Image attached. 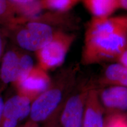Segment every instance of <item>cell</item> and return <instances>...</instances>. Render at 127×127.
<instances>
[{
  "label": "cell",
  "instance_id": "1",
  "mask_svg": "<svg viewBox=\"0 0 127 127\" xmlns=\"http://www.w3.org/2000/svg\"><path fill=\"white\" fill-rule=\"evenodd\" d=\"M127 45V16L93 17L87 27L82 63L90 65L117 59Z\"/></svg>",
  "mask_w": 127,
  "mask_h": 127
},
{
  "label": "cell",
  "instance_id": "2",
  "mask_svg": "<svg viewBox=\"0 0 127 127\" xmlns=\"http://www.w3.org/2000/svg\"><path fill=\"white\" fill-rule=\"evenodd\" d=\"M10 30L15 31V41L21 48L35 52L50 42L55 32L47 23L38 19L23 20Z\"/></svg>",
  "mask_w": 127,
  "mask_h": 127
},
{
  "label": "cell",
  "instance_id": "3",
  "mask_svg": "<svg viewBox=\"0 0 127 127\" xmlns=\"http://www.w3.org/2000/svg\"><path fill=\"white\" fill-rule=\"evenodd\" d=\"M74 39L75 35L72 34L55 31L50 42L35 52L38 66L47 71L61 65Z\"/></svg>",
  "mask_w": 127,
  "mask_h": 127
},
{
  "label": "cell",
  "instance_id": "4",
  "mask_svg": "<svg viewBox=\"0 0 127 127\" xmlns=\"http://www.w3.org/2000/svg\"><path fill=\"white\" fill-rule=\"evenodd\" d=\"M63 91L58 87L50 86L31 102L30 117L32 123H38L47 120L54 112L63 99Z\"/></svg>",
  "mask_w": 127,
  "mask_h": 127
},
{
  "label": "cell",
  "instance_id": "5",
  "mask_svg": "<svg viewBox=\"0 0 127 127\" xmlns=\"http://www.w3.org/2000/svg\"><path fill=\"white\" fill-rule=\"evenodd\" d=\"M14 84L18 90V94L27 96L32 101L50 87V79L47 71L36 66Z\"/></svg>",
  "mask_w": 127,
  "mask_h": 127
},
{
  "label": "cell",
  "instance_id": "6",
  "mask_svg": "<svg viewBox=\"0 0 127 127\" xmlns=\"http://www.w3.org/2000/svg\"><path fill=\"white\" fill-rule=\"evenodd\" d=\"M32 101L23 95H14L4 102L2 118L20 123L30 116Z\"/></svg>",
  "mask_w": 127,
  "mask_h": 127
},
{
  "label": "cell",
  "instance_id": "7",
  "mask_svg": "<svg viewBox=\"0 0 127 127\" xmlns=\"http://www.w3.org/2000/svg\"><path fill=\"white\" fill-rule=\"evenodd\" d=\"M21 54L14 48L4 52L0 63V79L4 85L14 84L18 80Z\"/></svg>",
  "mask_w": 127,
  "mask_h": 127
},
{
  "label": "cell",
  "instance_id": "8",
  "mask_svg": "<svg viewBox=\"0 0 127 127\" xmlns=\"http://www.w3.org/2000/svg\"><path fill=\"white\" fill-rule=\"evenodd\" d=\"M83 98L81 95L71 96L66 102L61 117L63 127H82L83 123Z\"/></svg>",
  "mask_w": 127,
  "mask_h": 127
},
{
  "label": "cell",
  "instance_id": "9",
  "mask_svg": "<svg viewBox=\"0 0 127 127\" xmlns=\"http://www.w3.org/2000/svg\"><path fill=\"white\" fill-rule=\"evenodd\" d=\"M101 99L107 107L127 110V88L119 85L109 87L103 91Z\"/></svg>",
  "mask_w": 127,
  "mask_h": 127
},
{
  "label": "cell",
  "instance_id": "10",
  "mask_svg": "<svg viewBox=\"0 0 127 127\" xmlns=\"http://www.w3.org/2000/svg\"><path fill=\"white\" fill-rule=\"evenodd\" d=\"M84 7L93 17H109L120 8L119 0H81Z\"/></svg>",
  "mask_w": 127,
  "mask_h": 127
},
{
  "label": "cell",
  "instance_id": "11",
  "mask_svg": "<svg viewBox=\"0 0 127 127\" xmlns=\"http://www.w3.org/2000/svg\"><path fill=\"white\" fill-rule=\"evenodd\" d=\"M15 11L17 17L24 20H35L43 9L41 0H7Z\"/></svg>",
  "mask_w": 127,
  "mask_h": 127
},
{
  "label": "cell",
  "instance_id": "12",
  "mask_svg": "<svg viewBox=\"0 0 127 127\" xmlns=\"http://www.w3.org/2000/svg\"><path fill=\"white\" fill-rule=\"evenodd\" d=\"M89 105L84 115L83 127H104L102 115L96 108L95 93H92L89 99Z\"/></svg>",
  "mask_w": 127,
  "mask_h": 127
},
{
  "label": "cell",
  "instance_id": "13",
  "mask_svg": "<svg viewBox=\"0 0 127 127\" xmlns=\"http://www.w3.org/2000/svg\"><path fill=\"white\" fill-rule=\"evenodd\" d=\"M106 80L119 86L127 88V67L121 64L109 65L104 72Z\"/></svg>",
  "mask_w": 127,
  "mask_h": 127
},
{
  "label": "cell",
  "instance_id": "14",
  "mask_svg": "<svg viewBox=\"0 0 127 127\" xmlns=\"http://www.w3.org/2000/svg\"><path fill=\"white\" fill-rule=\"evenodd\" d=\"M81 0H41L42 9L55 13L63 14L74 7Z\"/></svg>",
  "mask_w": 127,
  "mask_h": 127
},
{
  "label": "cell",
  "instance_id": "15",
  "mask_svg": "<svg viewBox=\"0 0 127 127\" xmlns=\"http://www.w3.org/2000/svg\"><path fill=\"white\" fill-rule=\"evenodd\" d=\"M19 17L7 0H0V24L9 30L17 24Z\"/></svg>",
  "mask_w": 127,
  "mask_h": 127
},
{
  "label": "cell",
  "instance_id": "16",
  "mask_svg": "<svg viewBox=\"0 0 127 127\" xmlns=\"http://www.w3.org/2000/svg\"><path fill=\"white\" fill-rule=\"evenodd\" d=\"M117 60L119 63L127 67V45L123 51L117 58Z\"/></svg>",
  "mask_w": 127,
  "mask_h": 127
},
{
  "label": "cell",
  "instance_id": "17",
  "mask_svg": "<svg viewBox=\"0 0 127 127\" xmlns=\"http://www.w3.org/2000/svg\"><path fill=\"white\" fill-rule=\"evenodd\" d=\"M109 127H127V125L123 121L117 120L112 122Z\"/></svg>",
  "mask_w": 127,
  "mask_h": 127
},
{
  "label": "cell",
  "instance_id": "18",
  "mask_svg": "<svg viewBox=\"0 0 127 127\" xmlns=\"http://www.w3.org/2000/svg\"><path fill=\"white\" fill-rule=\"evenodd\" d=\"M4 42L3 40L2 36L0 33V63H1V60L3 57V55L4 54Z\"/></svg>",
  "mask_w": 127,
  "mask_h": 127
},
{
  "label": "cell",
  "instance_id": "19",
  "mask_svg": "<svg viewBox=\"0 0 127 127\" xmlns=\"http://www.w3.org/2000/svg\"><path fill=\"white\" fill-rule=\"evenodd\" d=\"M4 102L5 101H4V99H3L2 97L1 96V95H0V122H1V118H2Z\"/></svg>",
  "mask_w": 127,
  "mask_h": 127
},
{
  "label": "cell",
  "instance_id": "20",
  "mask_svg": "<svg viewBox=\"0 0 127 127\" xmlns=\"http://www.w3.org/2000/svg\"><path fill=\"white\" fill-rule=\"evenodd\" d=\"M120 1V8L127 10V0H119Z\"/></svg>",
  "mask_w": 127,
  "mask_h": 127
},
{
  "label": "cell",
  "instance_id": "21",
  "mask_svg": "<svg viewBox=\"0 0 127 127\" xmlns=\"http://www.w3.org/2000/svg\"><path fill=\"white\" fill-rule=\"evenodd\" d=\"M35 123H32V122H31V123L30 124H28V125H27L26 126H25L24 127H34V125H33Z\"/></svg>",
  "mask_w": 127,
  "mask_h": 127
}]
</instances>
